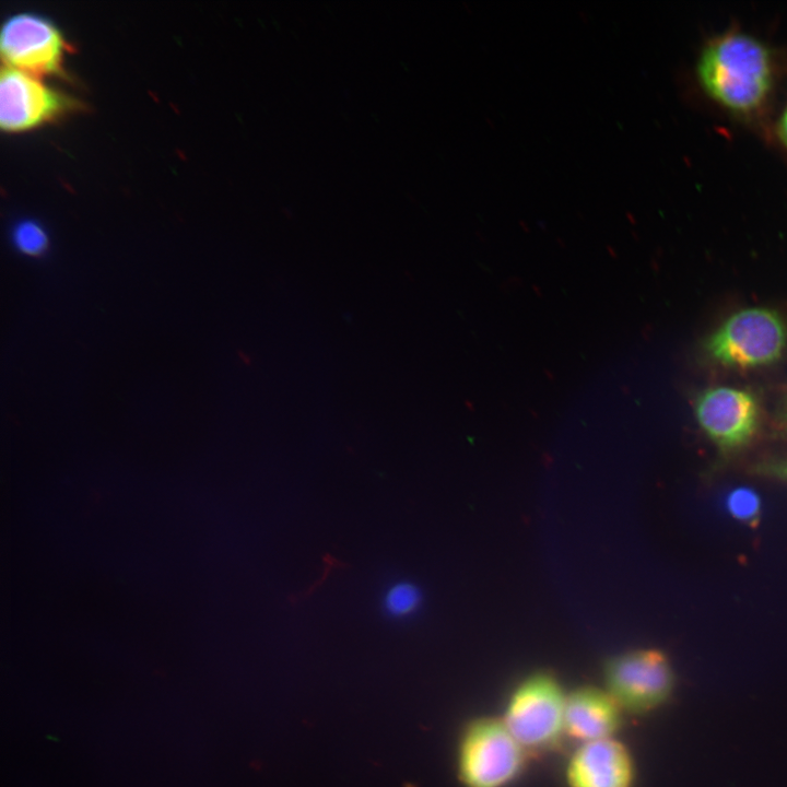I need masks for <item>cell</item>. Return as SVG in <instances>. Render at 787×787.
Masks as SVG:
<instances>
[{"mask_svg": "<svg viewBox=\"0 0 787 787\" xmlns=\"http://www.w3.org/2000/svg\"><path fill=\"white\" fill-rule=\"evenodd\" d=\"M697 74L703 87L720 104L750 111L762 104L770 91L771 55L756 37L729 31L705 45Z\"/></svg>", "mask_w": 787, "mask_h": 787, "instance_id": "6da1fadb", "label": "cell"}, {"mask_svg": "<svg viewBox=\"0 0 787 787\" xmlns=\"http://www.w3.org/2000/svg\"><path fill=\"white\" fill-rule=\"evenodd\" d=\"M787 343L782 317L763 307L744 308L729 316L706 340L715 363L730 368H754L777 361Z\"/></svg>", "mask_w": 787, "mask_h": 787, "instance_id": "7a4b0ae2", "label": "cell"}, {"mask_svg": "<svg viewBox=\"0 0 787 787\" xmlns=\"http://www.w3.org/2000/svg\"><path fill=\"white\" fill-rule=\"evenodd\" d=\"M526 750L502 719L471 721L459 741L457 765L465 787H507L521 773Z\"/></svg>", "mask_w": 787, "mask_h": 787, "instance_id": "3957f363", "label": "cell"}, {"mask_svg": "<svg viewBox=\"0 0 787 787\" xmlns=\"http://www.w3.org/2000/svg\"><path fill=\"white\" fill-rule=\"evenodd\" d=\"M566 696L551 673L530 674L510 693L502 720L526 751L551 748L565 732Z\"/></svg>", "mask_w": 787, "mask_h": 787, "instance_id": "277c9868", "label": "cell"}, {"mask_svg": "<svg viewBox=\"0 0 787 787\" xmlns=\"http://www.w3.org/2000/svg\"><path fill=\"white\" fill-rule=\"evenodd\" d=\"M606 690L622 709L646 713L661 705L673 688L668 658L657 649H635L604 667Z\"/></svg>", "mask_w": 787, "mask_h": 787, "instance_id": "5b68a950", "label": "cell"}, {"mask_svg": "<svg viewBox=\"0 0 787 787\" xmlns=\"http://www.w3.org/2000/svg\"><path fill=\"white\" fill-rule=\"evenodd\" d=\"M695 419L713 444L724 454H732L747 446L755 435L760 422V407L755 397L743 389L712 387L697 397Z\"/></svg>", "mask_w": 787, "mask_h": 787, "instance_id": "8992f818", "label": "cell"}, {"mask_svg": "<svg viewBox=\"0 0 787 787\" xmlns=\"http://www.w3.org/2000/svg\"><path fill=\"white\" fill-rule=\"evenodd\" d=\"M64 46L59 31L35 14L13 15L1 30L0 49L7 66L35 77L60 71Z\"/></svg>", "mask_w": 787, "mask_h": 787, "instance_id": "52a82bcc", "label": "cell"}, {"mask_svg": "<svg viewBox=\"0 0 787 787\" xmlns=\"http://www.w3.org/2000/svg\"><path fill=\"white\" fill-rule=\"evenodd\" d=\"M71 99L46 86L38 78L4 66L0 75V125L21 131L48 121L71 108Z\"/></svg>", "mask_w": 787, "mask_h": 787, "instance_id": "ba28073f", "label": "cell"}, {"mask_svg": "<svg viewBox=\"0 0 787 787\" xmlns=\"http://www.w3.org/2000/svg\"><path fill=\"white\" fill-rule=\"evenodd\" d=\"M634 763L614 738L582 743L566 767L568 787H632Z\"/></svg>", "mask_w": 787, "mask_h": 787, "instance_id": "9c48e42d", "label": "cell"}, {"mask_svg": "<svg viewBox=\"0 0 787 787\" xmlns=\"http://www.w3.org/2000/svg\"><path fill=\"white\" fill-rule=\"evenodd\" d=\"M622 708L607 690L579 688L566 696L565 732L582 743L613 738Z\"/></svg>", "mask_w": 787, "mask_h": 787, "instance_id": "30bf717a", "label": "cell"}, {"mask_svg": "<svg viewBox=\"0 0 787 787\" xmlns=\"http://www.w3.org/2000/svg\"><path fill=\"white\" fill-rule=\"evenodd\" d=\"M422 594L411 582L400 580L390 585L383 597L385 612L396 619L408 618L420 608Z\"/></svg>", "mask_w": 787, "mask_h": 787, "instance_id": "8fae6325", "label": "cell"}, {"mask_svg": "<svg viewBox=\"0 0 787 787\" xmlns=\"http://www.w3.org/2000/svg\"><path fill=\"white\" fill-rule=\"evenodd\" d=\"M13 240L19 250L31 256L40 255L48 244L45 231L33 221L19 223L13 230Z\"/></svg>", "mask_w": 787, "mask_h": 787, "instance_id": "7c38bea8", "label": "cell"}, {"mask_svg": "<svg viewBox=\"0 0 787 787\" xmlns=\"http://www.w3.org/2000/svg\"><path fill=\"white\" fill-rule=\"evenodd\" d=\"M726 506L735 518L748 521L759 515L761 504L759 496L752 490L740 488L729 493Z\"/></svg>", "mask_w": 787, "mask_h": 787, "instance_id": "4fadbf2b", "label": "cell"}, {"mask_svg": "<svg viewBox=\"0 0 787 787\" xmlns=\"http://www.w3.org/2000/svg\"><path fill=\"white\" fill-rule=\"evenodd\" d=\"M754 472L787 483V458L759 463Z\"/></svg>", "mask_w": 787, "mask_h": 787, "instance_id": "5bb4252c", "label": "cell"}, {"mask_svg": "<svg viewBox=\"0 0 787 787\" xmlns=\"http://www.w3.org/2000/svg\"><path fill=\"white\" fill-rule=\"evenodd\" d=\"M778 133L783 142L787 145V105L779 118Z\"/></svg>", "mask_w": 787, "mask_h": 787, "instance_id": "9a60e30c", "label": "cell"}]
</instances>
